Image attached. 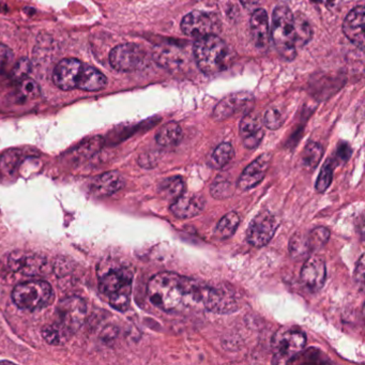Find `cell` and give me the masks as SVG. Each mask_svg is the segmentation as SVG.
I'll list each match as a JSON object with an SVG mask.
<instances>
[{
    "instance_id": "obj_33",
    "label": "cell",
    "mask_w": 365,
    "mask_h": 365,
    "mask_svg": "<svg viewBox=\"0 0 365 365\" xmlns=\"http://www.w3.org/2000/svg\"><path fill=\"white\" fill-rule=\"evenodd\" d=\"M31 72V63L29 59L21 58L18 63H14L12 66L11 70H10V76L14 82L20 83L21 81L24 78H29V73Z\"/></svg>"
},
{
    "instance_id": "obj_13",
    "label": "cell",
    "mask_w": 365,
    "mask_h": 365,
    "mask_svg": "<svg viewBox=\"0 0 365 365\" xmlns=\"http://www.w3.org/2000/svg\"><path fill=\"white\" fill-rule=\"evenodd\" d=\"M253 103V96L250 93H239L227 96L215 106L213 119L217 121L225 120L241 110H251Z\"/></svg>"
},
{
    "instance_id": "obj_1",
    "label": "cell",
    "mask_w": 365,
    "mask_h": 365,
    "mask_svg": "<svg viewBox=\"0 0 365 365\" xmlns=\"http://www.w3.org/2000/svg\"><path fill=\"white\" fill-rule=\"evenodd\" d=\"M147 292L151 302L166 313L202 307L213 313L228 314L236 311L238 305L234 296L224 289L168 271L151 277Z\"/></svg>"
},
{
    "instance_id": "obj_32",
    "label": "cell",
    "mask_w": 365,
    "mask_h": 365,
    "mask_svg": "<svg viewBox=\"0 0 365 365\" xmlns=\"http://www.w3.org/2000/svg\"><path fill=\"white\" fill-rule=\"evenodd\" d=\"M19 96L27 101L36 99L40 96V86L33 78H24L19 83Z\"/></svg>"
},
{
    "instance_id": "obj_18",
    "label": "cell",
    "mask_w": 365,
    "mask_h": 365,
    "mask_svg": "<svg viewBox=\"0 0 365 365\" xmlns=\"http://www.w3.org/2000/svg\"><path fill=\"white\" fill-rule=\"evenodd\" d=\"M264 128L259 116L249 113L243 117L240 123V136L245 148L254 149L264 138Z\"/></svg>"
},
{
    "instance_id": "obj_10",
    "label": "cell",
    "mask_w": 365,
    "mask_h": 365,
    "mask_svg": "<svg viewBox=\"0 0 365 365\" xmlns=\"http://www.w3.org/2000/svg\"><path fill=\"white\" fill-rule=\"evenodd\" d=\"M146 61V53L138 44H120L113 48L110 53V66L117 71H136L142 69Z\"/></svg>"
},
{
    "instance_id": "obj_3",
    "label": "cell",
    "mask_w": 365,
    "mask_h": 365,
    "mask_svg": "<svg viewBox=\"0 0 365 365\" xmlns=\"http://www.w3.org/2000/svg\"><path fill=\"white\" fill-rule=\"evenodd\" d=\"M133 273L128 268L110 269L100 275V292L110 298V307L119 312L129 309Z\"/></svg>"
},
{
    "instance_id": "obj_14",
    "label": "cell",
    "mask_w": 365,
    "mask_h": 365,
    "mask_svg": "<svg viewBox=\"0 0 365 365\" xmlns=\"http://www.w3.org/2000/svg\"><path fill=\"white\" fill-rule=\"evenodd\" d=\"M326 275V264L324 259L319 256H312L303 264L301 282L312 292H317L324 287Z\"/></svg>"
},
{
    "instance_id": "obj_34",
    "label": "cell",
    "mask_w": 365,
    "mask_h": 365,
    "mask_svg": "<svg viewBox=\"0 0 365 365\" xmlns=\"http://www.w3.org/2000/svg\"><path fill=\"white\" fill-rule=\"evenodd\" d=\"M210 193L217 200H223L232 195V183L225 178H219L212 183L210 187Z\"/></svg>"
},
{
    "instance_id": "obj_16",
    "label": "cell",
    "mask_w": 365,
    "mask_h": 365,
    "mask_svg": "<svg viewBox=\"0 0 365 365\" xmlns=\"http://www.w3.org/2000/svg\"><path fill=\"white\" fill-rule=\"evenodd\" d=\"M364 7L359 6L354 8L346 16L343 23V33L348 40L360 50H364Z\"/></svg>"
},
{
    "instance_id": "obj_8",
    "label": "cell",
    "mask_w": 365,
    "mask_h": 365,
    "mask_svg": "<svg viewBox=\"0 0 365 365\" xmlns=\"http://www.w3.org/2000/svg\"><path fill=\"white\" fill-rule=\"evenodd\" d=\"M307 344V336L299 330H282L275 334L273 339V349L277 363L292 362L303 349Z\"/></svg>"
},
{
    "instance_id": "obj_20",
    "label": "cell",
    "mask_w": 365,
    "mask_h": 365,
    "mask_svg": "<svg viewBox=\"0 0 365 365\" xmlns=\"http://www.w3.org/2000/svg\"><path fill=\"white\" fill-rule=\"evenodd\" d=\"M125 177L119 172H108L101 175L93 181V191L97 195L110 196L120 191L125 187Z\"/></svg>"
},
{
    "instance_id": "obj_30",
    "label": "cell",
    "mask_w": 365,
    "mask_h": 365,
    "mask_svg": "<svg viewBox=\"0 0 365 365\" xmlns=\"http://www.w3.org/2000/svg\"><path fill=\"white\" fill-rule=\"evenodd\" d=\"M42 336L48 344L59 345V344L63 343L69 337V335L61 327L57 326L56 324H48L42 329Z\"/></svg>"
},
{
    "instance_id": "obj_24",
    "label": "cell",
    "mask_w": 365,
    "mask_h": 365,
    "mask_svg": "<svg viewBox=\"0 0 365 365\" xmlns=\"http://www.w3.org/2000/svg\"><path fill=\"white\" fill-rule=\"evenodd\" d=\"M322 147L318 143L311 142L305 146L301 155V163L305 170H315L322 158Z\"/></svg>"
},
{
    "instance_id": "obj_2",
    "label": "cell",
    "mask_w": 365,
    "mask_h": 365,
    "mask_svg": "<svg viewBox=\"0 0 365 365\" xmlns=\"http://www.w3.org/2000/svg\"><path fill=\"white\" fill-rule=\"evenodd\" d=\"M312 29L300 14H294L285 6L275 8L271 24V40L277 53L286 61H292L299 48L312 39Z\"/></svg>"
},
{
    "instance_id": "obj_5",
    "label": "cell",
    "mask_w": 365,
    "mask_h": 365,
    "mask_svg": "<svg viewBox=\"0 0 365 365\" xmlns=\"http://www.w3.org/2000/svg\"><path fill=\"white\" fill-rule=\"evenodd\" d=\"M54 299L52 286L43 279H31L18 284L12 292V300L19 309L35 312L48 307Z\"/></svg>"
},
{
    "instance_id": "obj_17",
    "label": "cell",
    "mask_w": 365,
    "mask_h": 365,
    "mask_svg": "<svg viewBox=\"0 0 365 365\" xmlns=\"http://www.w3.org/2000/svg\"><path fill=\"white\" fill-rule=\"evenodd\" d=\"M204 196L200 194H181L170 205V211L179 219L197 217L205 208Z\"/></svg>"
},
{
    "instance_id": "obj_38",
    "label": "cell",
    "mask_w": 365,
    "mask_h": 365,
    "mask_svg": "<svg viewBox=\"0 0 365 365\" xmlns=\"http://www.w3.org/2000/svg\"><path fill=\"white\" fill-rule=\"evenodd\" d=\"M364 255H361L356 262V271H354V281H356V285L360 286L361 288L364 286Z\"/></svg>"
},
{
    "instance_id": "obj_28",
    "label": "cell",
    "mask_w": 365,
    "mask_h": 365,
    "mask_svg": "<svg viewBox=\"0 0 365 365\" xmlns=\"http://www.w3.org/2000/svg\"><path fill=\"white\" fill-rule=\"evenodd\" d=\"M307 238L311 252L318 251L328 242L330 232L326 227L314 228L307 235Z\"/></svg>"
},
{
    "instance_id": "obj_40",
    "label": "cell",
    "mask_w": 365,
    "mask_h": 365,
    "mask_svg": "<svg viewBox=\"0 0 365 365\" xmlns=\"http://www.w3.org/2000/svg\"><path fill=\"white\" fill-rule=\"evenodd\" d=\"M240 3L245 9L254 11L257 8V6L259 5L260 0H240Z\"/></svg>"
},
{
    "instance_id": "obj_25",
    "label": "cell",
    "mask_w": 365,
    "mask_h": 365,
    "mask_svg": "<svg viewBox=\"0 0 365 365\" xmlns=\"http://www.w3.org/2000/svg\"><path fill=\"white\" fill-rule=\"evenodd\" d=\"M185 191V182L180 177H170L160 185L159 193L165 200H175Z\"/></svg>"
},
{
    "instance_id": "obj_9",
    "label": "cell",
    "mask_w": 365,
    "mask_h": 365,
    "mask_svg": "<svg viewBox=\"0 0 365 365\" xmlns=\"http://www.w3.org/2000/svg\"><path fill=\"white\" fill-rule=\"evenodd\" d=\"M3 264L7 272L19 273L26 277H40L46 274L48 270L46 258L26 252H12Z\"/></svg>"
},
{
    "instance_id": "obj_4",
    "label": "cell",
    "mask_w": 365,
    "mask_h": 365,
    "mask_svg": "<svg viewBox=\"0 0 365 365\" xmlns=\"http://www.w3.org/2000/svg\"><path fill=\"white\" fill-rule=\"evenodd\" d=\"M193 53L196 65L207 76L219 73L225 68L228 48L219 36H206L196 40Z\"/></svg>"
},
{
    "instance_id": "obj_7",
    "label": "cell",
    "mask_w": 365,
    "mask_h": 365,
    "mask_svg": "<svg viewBox=\"0 0 365 365\" xmlns=\"http://www.w3.org/2000/svg\"><path fill=\"white\" fill-rule=\"evenodd\" d=\"M181 31L187 37L200 38L217 35L221 31V21L210 12L193 11L181 21Z\"/></svg>"
},
{
    "instance_id": "obj_27",
    "label": "cell",
    "mask_w": 365,
    "mask_h": 365,
    "mask_svg": "<svg viewBox=\"0 0 365 365\" xmlns=\"http://www.w3.org/2000/svg\"><path fill=\"white\" fill-rule=\"evenodd\" d=\"M232 155H234V148L232 145L230 143H222L211 155L209 165L215 170L223 168L232 160Z\"/></svg>"
},
{
    "instance_id": "obj_11",
    "label": "cell",
    "mask_w": 365,
    "mask_h": 365,
    "mask_svg": "<svg viewBox=\"0 0 365 365\" xmlns=\"http://www.w3.org/2000/svg\"><path fill=\"white\" fill-rule=\"evenodd\" d=\"M279 222L272 213L262 211L258 213L247 230V241L255 247H266L274 236Z\"/></svg>"
},
{
    "instance_id": "obj_41",
    "label": "cell",
    "mask_w": 365,
    "mask_h": 365,
    "mask_svg": "<svg viewBox=\"0 0 365 365\" xmlns=\"http://www.w3.org/2000/svg\"><path fill=\"white\" fill-rule=\"evenodd\" d=\"M316 1L326 6L329 9H334V8H337L341 5L343 0H316Z\"/></svg>"
},
{
    "instance_id": "obj_22",
    "label": "cell",
    "mask_w": 365,
    "mask_h": 365,
    "mask_svg": "<svg viewBox=\"0 0 365 365\" xmlns=\"http://www.w3.org/2000/svg\"><path fill=\"white\" fill-rule=\"evenodd\" d=\"M155 59L159 65L168 69H179L187 61L182 51L176 48H158L155 52Z\"/></svg>"
},
{
    "instance_id": "obj_6",
    "label": "cell",
    "mask_w": 365,
    "mask_h": 365,
    "mask_svg": "<svg viewBox=\"0 0 365 365\" xmlns=\"http://www.w3.org/2000/svg\"><path fill=\"white\" fill-rule=\"evenodd\" d=\"M57 322L69 336L84 324L87 315L86 302L80 297H69L61 301L56 309Z\"/></svg>"
},
{
    "instance_id": "obj_12",
    "label": "cell",
    "mask_w": 365,
    "mask_h": 365,
    "mask_svg": "<svg viewBox=\"0 0 365 365\" xmlns=\"http://www.w3.org/2000/svg\"><path fill=\"white\" fill-rule=\"evenodd\" d=\"M84 65L76 58L63 59L53 72V82L61 91H69L78 88Z\"/></svg>"
},
{
    "instance_id": "obj_21",
    "label": "cell",
    "mask_w": 365,
    "mask_h": 365,
    "mask_svg": "<svg viewBox=\"0 0 365 365\" xmlns=\"http://www.w3.org/2000/svg\"><path fill=\"white\" fill-rule=\"evenodd\" d=\"M108 78L99 70L85 63L78 88L84 91H100L106 88Z\"/></svg>"
},
{
    "instance_id": "obj_35",
    "label": "cell",
    "mask_w": 365,
    "mask_h": 365,
    "mask_svg": "<svg viewBox=\"0 0 365 365\" xmlns=\"http://www.w3.org/2000/svg\"><path fill=\"white\" fill-rule=\"evenodd\" d=\"M333 170L331 162L328 161L324 164L322 170H320L319 176H318L317 181H316V191L318 193H322L328 189L329 185L332 182Z\"/></svg>"
},
{
    "instance_id": "obj_26",
    "label": "cell",
    "mask_w": 365,
    "mask_h": 365,
    "mask_svg": "<svg viewBox=\"0 0 365 365\" xmlns=\"http://www.w3.org/2000/svg\"><path fill=\"white\" fill-rule=\"evenodd\" d=\"M239 224H240V217H239L238 213L235 212V211L227 213L220 220L219 224H217V236L221 239L230 238V237L234 236Z\"/></svg>"
},
{
    "instance_id": "obj_29",
    "label": "cell",
    "mask_w": 365,
    "mask_h": 365,
    "mask_svg": "<svg viewBox=\"0 0 365 365\" xmlns=\"http://www.w3.org/2000/svg\"><path fill=\"white\" fill-rule=\"evenodd\" d=\"M290 255L294 259H301V258L307 256V254L311 253L309 250V243H307V236H302L300 234H296L292 237L289 243Z\"/></svg>"
},
{
    "instance_id": "obj_36",
    "label": "cell",
    "mask_w": 365,
    "mask_h": 365,
    "mask_svg": "<svg viewBox=\"0 0 365 365\" xmlns=\"http://www.w3.org/2000/svg\"><path fill=\"white\" fill-rule=\"evenodd\" d=\"M268 129L277 130L281 128L284 123L283 113L277 108H270L267 110L266 114L264 116V121Z\"/></svg>"
},
{
    "instance_id": "obj_19",
    "label": "cell",
    "mask_w": 365,
    "mask_h": 365,
    "mask_svg": "<svg viewBox=\"0 0 365 365\" xmlns=\"http://www.w3.org/2000/svg\"><path fill=\"white\" fill-rule=\"evenodd\" d=\"M251 27L252 40L256 48L259 50H266L270 43V24H269V16L266 10H255L252 14L250 21Z\"/></svg>"
},
{
    "instance_id": "obj_23",
    "label": "cell",
    "mask_w": 365,
    "mask_h": 365,
    "mask_svg": "<svg viewBox=\"0 0 365 365\" xmlns=\"http://www.w3.org/2000/svg\"><path fill=\"white\" fill-rule=\"evenodd\" d=\"M183 132L177 123H168L161 128L155 135L158 144L164 148L176 146L182 140Z\"/></svg>"
},
{
    "instance_id": "obj_39",
    "label": "cell",
    "mask_w": 365,
    "mask_h": 365,
    "mask_svg": "<svg viewBox=\"0 0 365 365\" xmlns=\"http://www.w3.org/2000/svg\"><path fill=\"white\" fill-rule=\"evenodd\" d=\"M352 150L347 143H341L337 147V158L343 162L348 161L349 158L351 157Z\"/></svg>"
},
{
    "instance_id": "obj_15",
    "label": "cell",
    "mask_w": 365,
    "mask_h": 365,
    "mask_svg": "<svg viewBox=\"0 0 365 365\" xmlns=\"http://www.w3.org/2000/svg\"><path fill=\"white\" fill-rule=\"evenodd\" d=\"M271 155L269 153L258 157L255 161L252 162L239 177L238 185L241 191H247L259 185L266 176L267 170L270 165Z\"/></svg>"
},
{
    "instance_id": "obj_31",
    "label": "cell",
    "mask_w": 365,
    "mask_h": 365,
    "mask_svg": "<svg viewBox=\"0 0 365 365\" xmlns=\"http://www.w3.org/2000/svg\"><path fill=\"white\" fill-rule=\"evenodd\" d=\"M20 151L8 150L7 153H4L3 157L0 158V170L6 175H11L16 170V166L19 165L21 161Z\"/></svg>"
},
{
    "instance_id": "obj_37",
    "label": "cell",
    "mask_w": 365,
    "mask_h": 365,
    "mask_svg": "<svg viewBox=\"0 0 365 365\" xmlns=\"http://www.w3.org/2000/svg\"><path fill=\"white\" fill-rule=\"evenodd\" d=\"M14 52L5 44L0 43V76L9 73L14 63Z\"/></svg>"
}]
</instances>
